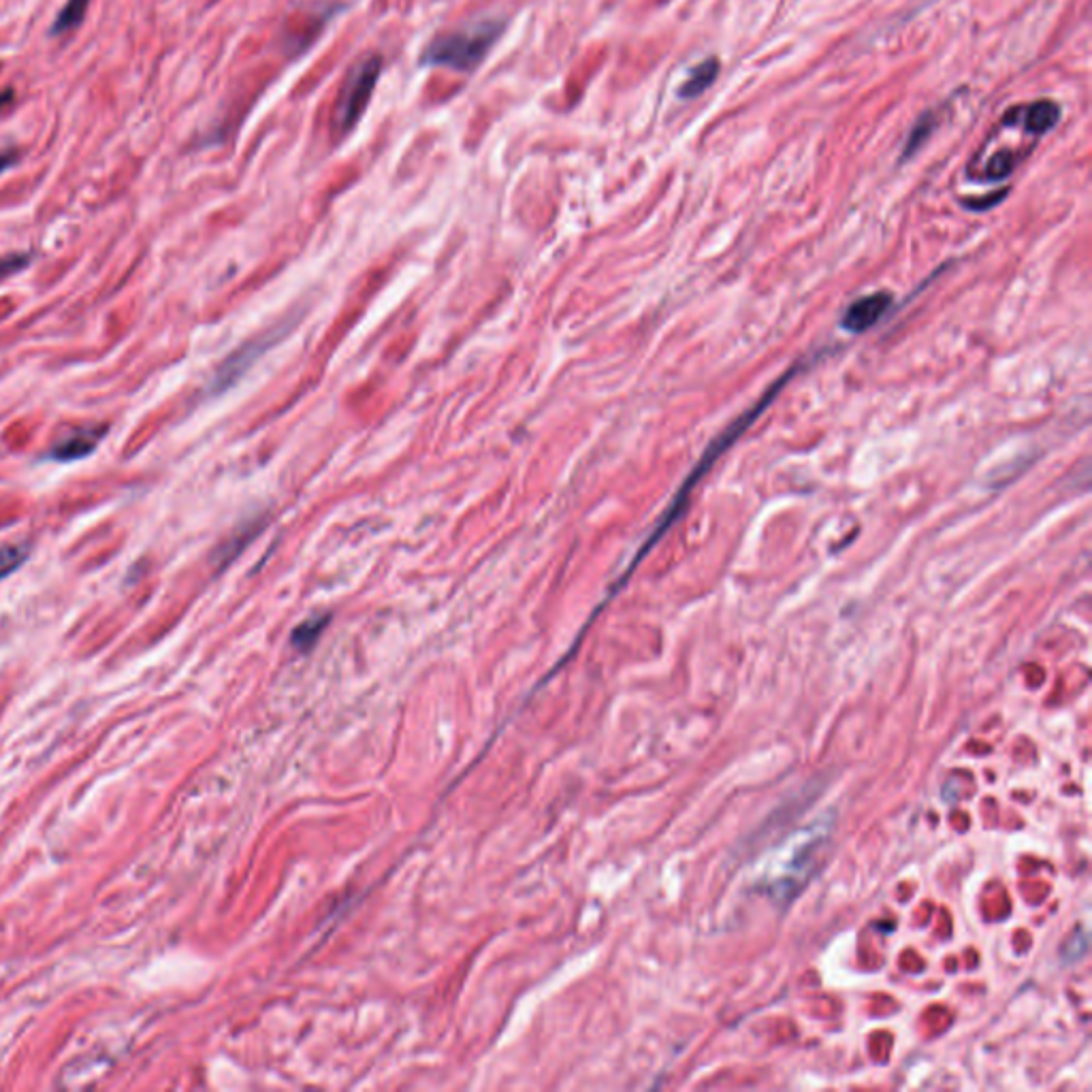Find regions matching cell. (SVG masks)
I'll use <instances>...</instances> for the list:
<instances>
[{"instance_id": "cell-1", "label": "cell", "mask_w": 1092, "mask_h": 1092, "mask_svg": "<svg viewBox=\"0 0 1092 1092\" xmlns=\"http://www.w3.org/2000/svg\"><path fill=\"white\" fill-rule=\"evenodd\" d=\"M506 22L500 18H487L474 22L461 31L446 33L429 41L423 50V67H446L457 73L476 71L484 58L489 56L494 45L504 35Z\"/></svg>"}, {"instance_id": "cell-2", "label": "cell", "mask_w": 1092, "mask_h": 1092, "mask_svg": "<svg viewBox=\"0 0 1092 1092\" xmlns=\"http://www.w3.org/2000/svg\"><path fill=\"white\" fill-rule=\"evenodd\" d=\"M381 73H383L381 56L363 58L350 69V73L339 90L337 105L333 111V127H335L337 135H346L358 125V119L363 117V113H366V109L372 100Z\"/></svg>"}, {"instance_id": "cell-3", "label": "cell", "mask_w": 1092, "mask_h": 1092, "mask_svg": "<svg viewBox=\"0 0 1092 1092\" xmlns=\"http://www.w3.org/2000/svg\"><path fill=\"white\" fill-rule=\"evenodd\" d=\"M107 431H109V425H100V423L73 429L50 448L48 459H52L56 463H73V461L86 459L98 448V444L105 440Z\"/></svg>"}, {"instance_id": "cell-4", "label": "cell", "mask_w": 1092, "mask_h": 1092, "mask_svg": "<svg viewBox=\"0 0 1092 1092\" xmlns=\"http://www.w3.org/2000/svg\"><path fill=\"white\" fill-rule=\"evenodd\" d=\"M890 306H892V295H888V293H873V295L860 297L858 301H854L845 310L843 327L849 333H865L884 318V314L888 312Z\"/></svg>"}, {"instance_id": "cell-5", "label": "cell", "mask_w": 1092, "mask_h": 1092, "mask_svg": "<svg viewBox=\"0 0 1092 1092\" xmlns=\"http://www.w3.org/2000/svg\"><path fill=\"white\" fill-rule=\"evenodd\" d=\"M1020 111H1022V125H1024L1026 133L1037 135V137H1043L1045 133H1050L1060 119V107L1054 100H1037Z\"/></svg>"}, {"instance_id": "cell-6", "label": "cell", "mask_w": 1092, "mask_h": 1092, "mask_svg": "<svg viewBox=\"0 0 1092 1092\" xmlns=\"http://www.w3.org/2000/svg\"><path fill=\"white\" fill-rule=\"evenodd\" d=\"M717 75H719V60L717 58H706L704 62H700L698 67L691 69L689 79L679 90V96L685 98V100L698 98L700 94H704L712 86Z\"/></svg>"}, {"instance_id": "cell-7", "label": "cell", "mask_w": 1092, "mask_h": 1092, "mask_svg": "<svg viewBox=\"0 0 1092 1092\" xmlns=\"http://www.w3.org/2000/svg\"><path fill=\"white\" fill-rule=\"evenodd\" d=\"M31 557V544L29 542H14L0 547V580L10 578L14 572H18Z\"/></svg>"}, {"instance_id": "cell-8", "label": "cell", "mask_w": 1092, "mask_h": 1092, "mask_svg": "<svg viewBox=\"0 0 1092 1092\" xmlns=\"http://www.w3.org/2000/svg\"><path fill=\"white\" fill-rule=\"evenodd\" d=\"M88 5H90V0H67V5L62 7V12L58 14V18L52 26V35H62V33L77 29L86 18Z\"/></svg>"}, {"instance_id": "cell-9", "label": "cell", "mask_w": 1092, "mask_h": 1092, "mask_svg": "<svg viewBox=\"0 0 1092 1092\" xmlns=\"http://www.w3.org/2000/svg\"><path fill=\"white\" fill-rule=\"evenodd\" d=\"M327 622L329 617H314L306 624H301L295 632H293V645L299 649V651H310L316 641L320 638L322 630L327 628Z\"/></svg>"}, {"instance_id": "cell-10", "label": "cell", "mask_w": 1092, "mask_h": 1092, "mask_svg": "<svg viewBox=\"0 0 1092 1092\" xmlns=\"http://www.w3.org/2000/svg\"><path fill=\"white\" fill-rule=\"evenodd\" d=\"M932 129H934V119H932V115H930V113H924V115L918 119V123H915V127H913V131H911V135H909V140H907V146H905V150H903V161H905V159H911V156H913V154L924 146V142L930 137Z\"/></svg>"}, {"instance_id": "cell-11", "label": "cell", "mask_w": 1092, "mask_h": 1092, "mask_svg": "<svg viewBox=\"0 0 1092 1092\" xmlns=\"http://www.w3.org/2000/svg\"><path fill=\"white\" fill-rule=\"evenodd\" d=\"M1018 163H1020V156H1016L1014 152H999L991 159V163L986 167V178L993 182L1007 180L1014 173V169L1018 167Z\"/></svg>"}, {"instance_id": "cell-12", "label": "cell", "mask_w": 1092, "mask_h": 1092, "mask_svg": "<svg viewBox=\"0 0 1092 1092\" xmlns=\"http://www.w3.org/2000/svg\"><path fill=\"white\" fill-rule=\"evenodd\" d=\"M33 261V255L31 253H16V255H7V257H0V280H7L20 272H24Z\"/></svg>"}, {"instance_id": "cell-13", "label": "cell", "mask_w": 1092, "mask_h": 1092, "mask_svg": "<svg viewBox=\"0 0 1092 1092\" xmlns=\"http://www.w3.org/2000/svg\"><path fill=\"white\" fill-rule=\"evenodd\" d=\"M18 161H20V154L16 150L0 152V173H5L7 169H12Z\"/></svg>"}, {"instance_id": "cell-14", "label": "cell", "mask_w": 1092, "mask_h": 1092, "mask_svg": "<svg viewBox=\"0 0 1092 1092\" xmlns=\"http://www.w3.org/2000/svg\"><path fill=\"white\" fill-rule=\"evenodd\" d=\"M12 100H14V92H12V90L0 92V109H5Z\"/></svg>"}]
</instances>
